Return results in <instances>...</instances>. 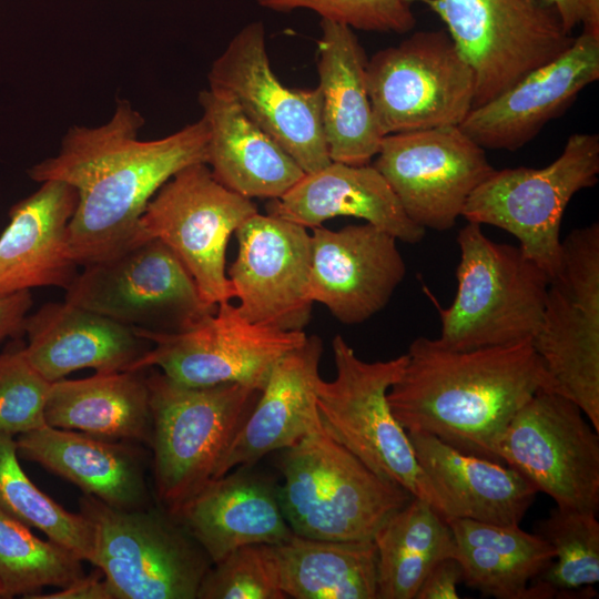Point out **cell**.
I'll return each instance as SVG.
<instances>
[{"label": "cell", "mask_w": 599, "mask_h": 599, "mask_svg": "<svg viewBox=\"0 0 599 599\" xmlns=\"http://www.w3.org/2000/svg\"><path fill=\"white\" fill-rule=\"evenodd\" d=\"M397 240L369 224L312 229L308 296L339 322L359 324L382 311L406 275Z\"/></svg>", "instance_id": "19"}, {"label": "cell", "mask_w": 599, "mask_h": 599, "mask_svg": "<svg viewBox=\"0 0 599 599\" xmlns=\"http://www.w3.org/2000/svg\"><path fill=\"white\" fill-rule=\"evenodd\" d=\"M77 203L70 184L48 180L10 209L0 235V295L70 286L78 264L69 251L68 226Z\"/></svg>", "instance_id": "25"}, {"label": "cell", "mask_w": 599, "mask_h": 599, "mask_svg": "<svg viewBox=\"0 0 599 599\" xmlns=\"http://www.w3.org/2000/svg\"><path fill=\"white\" fill-rule=\"evenodd\" d=\"M276 12L306 9L322 20L344 24L353 30L382 33H406L416 26L413 3L408 0H254Z\"/></svg>", "instance_id": "39"}, {"label": "cell", "mask_w": 599, "mask_h": 599, "mask_svg": "<svg viewBox=\"0 0 599 599\" xmlns=\"http://www.w3.org/2000/svg\"><path fill=\"white\" fill-rule=\"evenodd\" d=\"M332 349L336 376L317 384L323 429L376 474L429 502L446 520L454 518L451 504L418 464L388 404L387 393L405 368L406 353L367 362L341 335L333 338Z\"/></svg>", "instance_id": "5"}, {"label": "cell", "mask_w": 599, "mask_h": 599, "mask_svg": "<svg viewBox=\"0 0 599 599\" xmlns=\"http://www.w3.org/2000/svg\"><path fill=\"white\" fill-rule=\"evenodd\" d=\"M256 212L251 199L219 183L206 163L191 164L150 200L134 244L162 241L191 274L203 301L216 306L234 298L225 268L230 237Z\"/></svg>", "instance_id": "12"}, {"label": "cell", "mask_w": 599, "mask_h": 599, "mask_svg": "<svg viewBox=\"0 0 599 599\" xmlns=\"http://www.w3.org/2000/svg\"><path fill=\"white\" fill-rule=\"evenodd\" d=\"M406 356L387 393L400 426L496 463L497 443L514 415L536 392L548 389L531 341L453 351L422 336Z\"/></svg>", "instance_id": "2"}, {"label": "cell", "mask_w": 599, "mask_h": 599, "mask_svg": "<svg viewBox=\"0 0 599 599\" xmlns=\"http://www.w3.org/2000/svg\"><path fill=\"white\" fill-rule=\"evenodd\" d=\"M599 135L573 133L541 169L494 170L468 197L461 216L514 235L522 254L551 278L561 258V221L575 194L597 184Z\"/></svg>", "instance_id": "8"}, {"label": "cell", "mask_w": 599, "mask_h": 599, "mask_svg": "<svg viewBox=\"0 0 599 599\" xmlns=\"http://www.w3.org/2000/svg\"><path fill=\"white\" fill-rule=\"evenodd\" d=\"M143 116L119 101L112 118L95 128L72 126L57 155L29 170L37 182L70 184L78 193L68 226L69 251L78 265L110 258L135 243L148 203L180 170L206 163L203 118L156 140H141Z\"/></svg>", "instance_id": "1"}, {"label": "cell", "mask_w": 599, "mask_h": 599, "mask_svg": "<svg viewBox=\"0 0 599 599\" xmlns=\"http://www.w3.org/2000/svg\"><path fill=\"white\" fill-rule=\"evenodd\" d=\"M0 598H4V597H3V591H2L1 586H0Z\"/></svg>", "instance_id": "44"}, {"label": "cell", "mask_w": 599, "mask_h": 599, "mask_svg": "<svg viewBox=\"0 0 599 599\" xmlns=\"http://www.w3.org/2000/svg\"><path fill=\"white\" fill-rule=\"evenodd\" d=\"M267 213L306 229L336 216H354L409 244L420 242L426 233L406 215L387 181L370 163L332 161L305 173L284 195L271 200Z\"/></svg>", "instance_id": "26"}, {"label": "cell", "mask_w": 599, "mask_h": 599, "mask_svg": "<svg viewBox=\"0 0 599 599\" xmlns=\"http://www.w3.org/2000/svg\"><path fill=\"white\" fill-rule=\"evenodd\" d=\"M23 332L24 356L50 383L81 368L132 370L151 346L133 327L65 301L27 316Z\"/></svg>", "instance_id": "23"}, {"label": "cell", "mask_w": 599, "mask_h": 599, "mask_svg": "<svg viewBox=\"0 0 599 599\" xmlns=\"http://www.w3.org/2000/svg\"><path fill=\"white\" fill-rule=\"evenodd\" d=\"M555 8L565 29L572 33L577 27L599 34V0H545Z\"/></svg>", "instance_id": "41"}, {"label": "cell", "mask_w": 599, "mask_h": 599, "mask_svg": "<svg viewBox=\"0 0 599 599\" xmlns=\"http://www.w3.org/2000/svg\"><path fill=\"white\" fill-rule=\"evenodd\" d=\"M322 353L321 338L312 335L276 362L214 478L251 467L267 454L292 447L322 429L317 408Z\"/></svg>", "instance_id": "21"}, {"label": "cell", "mask_w": 599, "mask_h": 599, "mask_svg": "<svg viewBox=\"0 0 599 599\" xmlns=\"http://www.w3.org/2000/svg\"><path fill=\"white\" fill-rule=\"evenodd\" d=\"M207 132L206 164L214 179L247 199L276 200L305 173L230 97L199 93Z\"/></svg>", "instance_id": "28"}, {"label": "cell", "mask_w": 599, "mask_h": 599, "mask_svg": "<svg viewBox=\"0 0 599 599\" xmlns=\"http://www.w3.org/2000/svg\"><path fill=\"white\" fill-rule=\"evenodd\" d=\"M207 80L210 90L232 98L304 173L332 162L323 133L318 87L292 89L278 80L270 63L261 21L246 24L232 38L212 63Z\"/></svg>", "instance_id": "17"}, {"label": "cell", "mask_w": 599, "mask_h": 599, "mask_svg": "<svg viewBox=\"0 0 599 599\" xmlns=\"http://www.w3.org/2000/svg\"><path fill=\"white\" fill-rule=\"evenodd\" d=\"M453 303L440 307L438 342L453 351L532 341L541 324L549 275L519 246L496 243L468 222L457 235Z\"/></svg>", "instance_id": "4"}, {"label": "cell", "mask_w": 599, "mask_h": 599, "mask_svg": "<svg viewBox=\"0 0 599 599\" xmlns=\"http://www.w3.org/2000/svg\"><path fill=\"white\" fill-rule=\"evenodd\" d=\"M238 251L227 277L248 321L303 331L311 318V234L287 220L256 212L235 231Z\"/></svg>", "instance_id": "18"}, {"label": "cell", "mask_w": 599, "mask_h": 599, "mask_svg": "<svg viewBox=\"0 0 599 599\" xmlns=\"http://www.w3.org/2000/svg\"><path fill=\"white\" fill-rule=\"evenodd\" d=\"M32 305L30 291L0 295V342L23 332L28 312Z\"/></svg>", "instance_id": "43"}, {"label": "cell", "mask_w": 599, "mask_h": 599, "mask_svg": "<svg viewBox=\"0 0 599 599\" xmlns=\"http://www.w3.org/2000/svg\"><path fill=\"white\" fill-rule=\"evenodd\" d=\"M496 454L556 506L598 512L599 432L570 399L536 392L507 425Z\"/></svg>", "instance_id": "15"}, {"label": "cell", "mask_w": 599, "mask_h": 599, "mask_svg": "<svg viewBox=\"0 0 599 599\" xmlns=\"http://www.w3.org/2000/svg\"><path fill=\"white\" fill-rule=\"evenodd\" d=\"M366 82L383 135L459 126L473 109L474 72L445 30L416 31L378 50Z\"/></svg>", "instance_id": "11"}, {"label": "cell", "mask_w": 599, "mask_h": 599, "mask_svg": "<svg viewBox=\"0 0 599 599\" xmlns=\"http://www.w3.org/2000/svg\"><path fill=\"white\" fill-rule=\"evenodd\" d=\"M463 568L455 557L439 560L426 575L415 599H457Z\"/></svg>", "instance_id": "40"}, {"label": "cell", "mask_w": 599, "mask_h": 599, "mask_svg": "<svg viewBox=\"0 0 599 599\" xmlns=\"http://www.w3.org/2000/svg\"><path fill=\"white\" fill-rule=\"evenodd\" d=\"M0 508L29 527L92 562L94 529L81 512L64 509L37 487L18 459L13 436L0 433Z\"/></svg>", "instance_id": "35"}, {"label": "cell", "mask_w": 599, "mask_h": 599, "mask_svg": "<svg viewBox=\"0 0 599 599\" xmlns=\"http://www.w3.org/2000/svg\"><path fill=\"white\" fill-rule=\"evenodd\" d=\"M151 406L152 473L158 507L172 517L215 473L260 392L225 383L177 384L146 376Z\"/></svg>", "instance_id": "6"}, {"label": "cell", "mask_w": 599, "mask_h": 599, "mask_svg": "<svg viewBox=\"0 0 599 599\" xmlns=\"http://www.w3.org/2000/svg\"><path fill=\"white\" fill-rule=\"evenodd\" d=\"M18 455L125 510L148 508L145 456L136 443L44 425L18 435Z\"/></svg>", "instance_id": "24"}, {"label": "cell", "mask_w": 599, "mask_h": 599, "mask_svg": "<svg viewBox=\"0 0 599 599\" xmlns=\"http://www.w3.org/2000/svg\"><path fill=\"white\" fill-rule=\"evenodd\" d=\"M406 433L418 464L451 504L455 517L520 524L538 491L517 470L459 451L430 434Z\"/></svg>", "instance_id": "29"}, {"label": "cell", "mask_w": 599, "mask_h": 599, "mask_svg": "<svg viewBox=\"0 0 599 599\" xmlns=\"http://www.w3.org/2000/svg\"><path fill=\"white\" fill-rule=\"evenodd\" d=\"M274 545L240 547L212 564L196 599H286Z\"/></svg>", "instance_id": "37"}, {"label": "cell", "mask_w": 599, "mask_h": 599, "mask_svg": "<svg viewBox=\"0 0 599 599\" xmlns=\"http://www.w3.org/2000/svg\"><path fill=\"white\" fill-rule=\"evenodd\" d=\"M80 510L94 529L91 565L113 599H196L212 562L171 515L160 507L118 509L85 494Z\"/></svg>", "instance_id": "7"}, {"label": "cell", "mask_w": 599, "mask_h": 599, "mask_svg": "<svg viewBox=\"0 0 599 599\" xmlns=\"http://www.w3.org/2000/svg\"><path fill=\"white\" fill-rule=\"evenodd\" d=\"M247 468L211 479L173 516L212 564L240 547L278 545L293 535L278 487Z\"/></svg>", "instance_id": "22"}, {"label": "cell", "mask_w": 599, "mask_h": 599, "mask_svg": "<svg viewBox=\"0 0 599 599\" xmlns=\"http://www.w3.org/2000/svg\"><path fill=\"white\" fill-rule=\"evenodd\" d=\"M317 41L322 126L332 161L369 164L379 151L383 133L367 91V57L354 30L321 20Z\"/></svg>", "instance_id": "27"}, {"label": "cell", "mask_w": 599, "mask_h": 599, "mask_svg": "<svg viewBox=\"0 0 599 599\" xmlns=\"http://www.w3.org/2000/svg\"><path fill=\"white\" fill-rule=\"evenodd\" d=\"M278 497L293 534L315 539H373L412 494L365 465L322 427L280 450Z\"/></svg>", "instance_id": "3"}, {"label": "cell", "mask_w": 599, "mask_h": 599, "mask_svg": "<svg viewBox=\"0 0 599 599\" xmlns=\"http://www.w3.org/2000/svg\"><path fill=\"white\" fill-rule=\"evenodd\" d=\"M151 343L132 370L158 367L173 382L204 387L237 383L261 392L272 368L304 343V331H285L248 321L227 302L191 326L174 332L133 327Z\"/></svg>", "instance_id": "13"}, {"label": "cell", "mask_w": 599, "mask_h": 599, "mask_svg": "<svg viewBox=\"0 0 599 599\" xmlns=\"http://www.w3.org/2000/svg\"><path fill=\"white\" fill-rule=\"evenodd\" d=\"M82 561L67 547L40 539L28 525L0 508V586L4 598H29L48 586L65 587L85 575Z\"/></svg>", "instance_id": "36"}, {"label": "cell", "mask_w": 599, "mask_h": 599, "mask_svg": "<svg viewBox=\"0 0 599 599\" xmlns=\"http://www.w3.org/2000/svg\"><path fill=\"white\" fill-rule=\"evenodd\" d=\"M423 3L446 24L475 75L473 109L510 88L573 42L545 0H408Z\"/></svg>", "instance_id": "10"}, {"label": "cell", "mask_w": 599, "mask_h": 599, "mask_svg": "<svg viewBox=\"0 0 599 599\" xmlns=\"http://www.w3.org/2000/svg\"><path fill=\"white\" fill-rule=\"evenodd\" d=\"M599 79V34L581 31L559 57L469 111L459 128L485 150L516 151Z\"/></svg>", "instance_id": "20"}, {"label": "cell", "mask_w": 599, "mask_h": 599, "mask_svg": "<svg viewBox=\"0 0 599 599\" xmlns=\"http://www.w3.org/2000/svg\"><path fill=\"white\" fill-rule=\"evenodd\" d=\"M64 301L131 327L181 331L213 313L177 256L152 238L84 266Z\"/></svg>", "instance_id": "14"}, {"label": "cell", "mask_w": 599, "mask_h": 599, "mask_svg": "<svg viewBox=\"0 0 599 599\" xmlns=\"http://www.w3.org/2000/svg\"><path fill=\"white\" fill-rule=\"evenodd\" d=\"M373 165L406 215L424 230L448 231L493 172L486 150L459 126L384 135Z\"/></svg>", "instance_id": "16"}, {"label": "cell", "mask_w": 599, "mask_h": 599, "mask_svg": "<svg viewBox=\"0 0 599 599\" xmlns=\"http://www.w3.org/2000/svg\"><path fill=\"white\" fill-rule=\"evenodd\" d=\"M141 370L97 373L51 383L45 424L93 436L150 444L151 406L146 375Z\"/></svg>", "instance_id": "30"}, {"label": "cell", "mask_w": 599, "mask_h": 599, "mask_svg": "<svg viewBox=\"0 0 599 599\" xmlns=\"http://www.w3.org/2000/svg\"><path fill=\"white\" fill-rule=\"evenodd\" d=\"M463 582L487 597L528 599V588L552 560L554 550L519 525L500 526L468 518L447 520Z\"/></svg>", "instance_id": "31"}, {"label": "cell", "mask_w": 599, "mask_h": 599, "mask_svg": "<svg viewBox=\"0 0 599 599\" xmlns=\"http://www.w3.org/2000/svg\"><path fill=\"white\" fill-rule=\"evenodd\" d=\"M531 344L548 389L573 402L599 432V223L561 240L541 324Z\"/></svg>", "instance_id": "9"}, {"label": "cell", "mask_w": 599, "mask_h": 599, "mask_svg": "<svg viewBox=\"0 0 599 599\" xmlns=\"http://www.w3.org/2000/svg\"><path fill=\"white\" fill-rule=\"evenodd\" d=\"M274 549L287 598L377 599L373 539L329 540L293 534Z\"/></svg>", "instance_id": "32"}, {"label": "cell", "mask_w": 599, "mask_h": 599, "mask_svg": "<svg viewBox=\"0 0 599 599\" xmlns=\"http://www.w3.org/2000/svg\"><path fill=\"white\" fill-rule=\"evenodd\" d=\"M30 599H113L112 591L99 568L55 592L33 595Z\"/></svg>", "instance_id": "42"}, {"label": "cell", "mask_w": 599, "mask_h": 599, "mask_svg": "<svg viewBox=\"0 0 599 599\" xmlns=\"http://www.w3.org/2000/svg\"><path fill=\"white\" fill-rule=\"evenodd\" d=\"M377 599H415L428 571L455 557L447 520L427 501L413 497L376 530Z\"/></svg>", "instance_id": "33"}, {"label": "cell", "mask_w": 599, "mask_h": 599, "mask_svg": "<svg viewBox=\"0 0 599 599\" xmlns=\"http://www.w3.org/2000/svg\"><path fill=\"white\" fill-rule=\"evenodd\" d=\"M50 386L22 348L0 354V433L14 436L47 425Z\"/></svg>", "instance_id": "38"}, {"label": "cell", "mask_w": 599, "mask_h": 599, "mask_svg": "<svg viewBox=\"0 0 599 599\" xmlns=\"http://www.w3.org/2000/svg\"><path fill=\"white\" fill-rule=\"evenodd\" d=\"M535 534L554 550L549 565L528 588V599L593 598L599 581L597 512L556 506Z\"/></svg>", "instance_id": "34"}]
</instances>
